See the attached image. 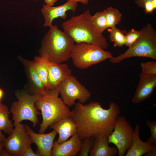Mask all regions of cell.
Wrapping results in <instances>:
<instances>
[{
    "label": "cell",
    "instance_id": "6da1fadb",
    "mask_svg": "<svg viewBox=\"0 0 156 156\" xmlns=\"http://www.w3.org/2000/svg\"><path fill=\"white\" fill-rule=\"evenodd\" d=\"M71 112L77 125V134L83 140L91 137H108L113 130L120 109L113 101L107 109L103 108L98 102L92 101L85 105L78 102Z\"/></svg>",
    "mask_w": 156,
    "mask_h": 156
},
{
    "label": "cell",
    "instance_id": "7a4b0ae2",
    "mask_svg": "<svg viewBox=\"0 0 156 156\" xmlns=\"http://www.w3.org/2000/svg\"><path fill=\"white\" fill-rule=\"evenodd\" d=\"M49 27L42 40L39 56L47 58L50 62H65L70 58V52L75 42L56 25Z\"/></svg>",
    "mask_w": 156,
    "mask_h": 156
},
{
    "label": "cell",
    "instance_id": "3957f363",
    "mask_svg": "<svg viewBox=\"0 0 156 156\" xmlns=\"http://www.w3.org/2000/svg\"><path fill=\"white\" fill-rule=\"evenodd\" d=\"M91 16L88 9L79 15L72 16L62 23L64 31L76 43L86 42L95 45L105 50L108 46L107 39L102 33H98L93 28Z\"/></svg>",
    "mask_w": 156,
    "mask_h": 156
},
{
    "label": "cell",
    "instance_id": "277c9868",
    "mask_svg": "<svg viewBox=\"0 0 156 156\" xmlns=\"http://www.w3.org/2000/svg\"><path fill=\"white\" fill-rule=\"evenodd\" d=\"M56 89L48 90L36 102V109L40 111L42 120L38 133H44L50 126L60 120L71 116L69 107L59 97Z\"/></svg>",
    "mask_w": 156,
    "mask_h": 156
},
{
    "label": "cell",
    "instance_id": "5b68a950",
    "mask_svg": "<svg viewBox=\"0 0 156 156\" xmlns=\"http://www.w3.org/2000/svg\"><path fill=\"white\" fill-rule=\"evenodd\" d=\"M137 40L123 53L109 59L112 63H118L133 57H146L156 60V31L150 23L140 30Z\"/></svg>",
    "mask_w": 156,
    "mask_h": 156
},
{
    "label": "cell",
    "instance_id": "8992f818",
    "mask_svg": "<svg viewBox=\"0 0 156 156\" xmlns=\"http://www.w3.org/2000/svg\"><path fill=\"white\" fill-rule=\"evenodd\" d=\"M15 95L17 101L13 102L10 111L12 114L14 126L24 120H29L35 127L39 123L38 116L40 114L36 108L35 103L42 95L31 94L25 90H16Z\"/></svg>",
    "mask_w": 156,
    "mask_h": 156
},
{
    "label": "cell",
    "instance_id": "52a82bcc",
    "mask_svg": "<svg viewBox=\"0 0 156 156\" xmlns=\"http://www.w3.org/2000/svg\"><path fill=\"white\" fill-rule=\"evenodd\" d=\"M70 56L73 65L80 69H87L113 57L111 52L95 45L83 42L74 44Z\"/></svg>",
    "mask_w": 156,
    "mask_h": 156
},
{
    "label": "cell",
    "instance_id": "ba28073f",
    "mask_svg": "<svg viewBox=\"0 0 156 156\" xmlns=\"http://www.w3.org/2000/svg\"><path fill=\"white\" fill-rule=\"evenodd\" d=\"M56 88L64 103L69 107L75 105L76 100L81 103H86L91 95L90 92L71 75L60 82Z\"/></svg>",
    "mask_w": 156,
    "mask_h": 156
},
{
    "label": "cell",
    "instance_id": "9c48e42d",
    "mask_svg": "<svg viewBox=\"0 0 156 156\" xmlns=\"http://www.w3.org/2000/svg\"><path fill=\"white\" fill-rule=\"evenodd\" d=\"M134 129L129 121L124 117L118 116L113 130L108 136L109 143L116 147L118 156L125 155L131 147L133 140Z\"/></svg>",
    "mask_w": 156,
    "mask_h": 156
},
{
    "label": "cell",
    "instance_id": "30bf717a",
    "mask_svg": "<svg viewBox=\"0 0 156 156\" xmlns=\"http://www.w3.org/2000/svg\"><path fill=\"white\" fill-rule=\"evenodd\" d=\"M14 127L3 143V147L11 156H22L33 143L26 132L25 125L20 122Z\"/></svg>",
    "mask_w": 156,
    "mask_h": 156
},
{
    "label": "cell",
    "instance_id": "8fae6325",
    "mask_svg": "<svg viewBox=\"0 0 156 156\" xmlns=\"http://www.w3.org/2000/svg\"><path fill=\"white\" fill-rule=\"evenodd\" d=\"M18 59L22 64L27 78V82L25 90L32 94L43 95L48 90L45 87L38 75L33 61L26 60L18 56Z\"/></svg>",
    "mask_w": 156,
    "mask_h": 156
},
{
    "label": "cell",
    "instance_id": "7c38bea8",
    "mask_svg": "<svg viewBox=\"0 0 156 156\" xmlns=\"http://www.w3.org/2000/svg\"><path fill=\"white\" fill-rule=\"evenodd\" d=\"M77 5V3L71 0L57 6H50L44 4L41 9V12L44 19V27H50L51 26L53 21L56 18L60 17L63 19H66L67 17L66 12L72 10L74 13L76 10Z\"/></svg>",
    "mask_w": 156,
    "mask_h": 156
},
{
    "label": "cell",
    "instance_id": "4fadbf2b",
    "mask_svg": "<svg viewBox=\"0 0 156 156\" xmlns=\"http://www.w3.org/2000/svg\"><path fill=\"white\" fill-rule=\"evenodd\" d=\"M25 125L26 132L37 147L41 156H51L53 145L57 132L54 130L45 134L35 132L29 125Z\"/></svg>",
    "mask_w": 156,
    "mask_h": 156
},
{
    "label": "cell",
    "instance_id": "5bb4252c",
    "mask_svg": "<svg viewBox=\"0 0 156 156\" xmlns=\"http://www.w3.org/2000/svg\"><path fill=\"white\" fill-rule=\"evenodd\" d=\"M135 93L131 99L133 104L139 103L150 97L156 87V75L141 73Z\"/></svg>",
    "mask_w": 156,
    "mask_h": 156
},
{
    "label": "cell",
    "instance_id": "9a60e30c",
    "mask_svg": "<svg viewBox=\"0 0 156 156\" xmlns=\"http://www.w3.org/2000/svg\"><path fill=\"white\" fill-rule=\"evenodd\" d=\"M82 141L77 133L62 143L54 141L51 156H75L80 151Z\"/></svg>",
    "mask_w": 156,
    "mask_h": 156
},
{
    "label": "cell",
    "instance_id": "2e32d148",
    "mask_svg": "<svg viewBox=\"0 0 156 156\" xmlns=\"http://www.w3.org/2000/svg\"><path fill=\"white\" fill-rule=\"evenodd\" d=\"M71 73L68 65L50 62L47 77L48 90L56 88L60 82L71 75Z\"/></svg>",
    "mask_w": 156,
    "mask_h": 156
},
{
    "label": "cell",
    "instance_id": "e0dca14e",
    "mask_svg": "<svg viewBox=\"0 0 156 156\" xmlns=\"http://www.w3.org/2000/svg\"><path fill=\"white\" fill-rule=\"evenodd\" d=\"M49 127L55 130L58 134L57 141L59 144L63 143L70 137L77 133V125L71 116L62 118Z\"/></svg>",
    "mask_w": 156,
    "mask_h": 156
},
{
    "label": "cell",
    "instance_id": "ac0fdd59",
    "mask_svg": "<svg viewBox=\"0 0 156 156\" xmlns=\"http://www.w3.org/2000/svg\"><path fill=\"white\" fill-rule=\"evenodd\" d=\"M140 125L137 124L134 129L132 144L127 151L125 156H142L149 151L156 147V145H150L144 142L139 136Z\"/></svg>",
    "mask_w": 156,
    "mask_h": 156
},
{
    "label": "cell",
    "instance_id": "d6986e66",
    "mask_svg": "<svg viewBox=\"0 0 156 156\" xmlns=\"http://www.w3.org/2000/svg\"><path fill=\"white\" fill-rule=\"evenodd\" d=\"M108 137L101 136L95 138L93 145L89 155L90 156H114L118 151L115 147L109 146Z\"/></svg>",
    "mask_w": 156,
    "mask_h": 156
},
{
    "label": "cell",
    "instance_id": "ffe728a7",
    "mask_svg": "<svg viewBox=\"0 0 156 156\" xmlns=\"http://www.w3.org/2000/svg\"><path fill=\"white\" fill-rule=\"evenodd\" d=\"M33 62L38 75L45 87L48 90L47 77L50 61L45 57L36 56Z\"/></svg>",
    "mask_w": 156,
    "mask_h": 156
},
{
    "label": "cell",
    "instance_id": "44dd1931",
    "mask_svg": "<svg viewBox=\"0 0 156 156\" xmlns=\"http://www.w3.org/2000/svg\"><path fill=\"white\" fill-rule=\"evenodd\" d=\"M10 113L8 106L0 101V129L8 135L13 129L14 126L12 120L9 119Z\"/></svg>",
    "mask_w": 156,
    "mask_h": 156
},
{
    "label": "cell",
    "instance_id": "7402d4cb",
    "mask_svg": "<svg viewBox=\"0 0 156 156\" xmlns=\"http://www.w3.org/2000/svg\"><path fill=\"white\" fill-rule=\"evenodd\" d=\"M92 25L95 30L99 33H102L107 28L106 10L97 12L91 17Z\"/></svg>",
    "mask_w": 156,
    "mask_h": 156
},
{
    "label": "cell",
    "instance_id": "603a6c76",
    "mask_svg": "<svg viewBox=\"0 0 156 156\" xmlns=\"http://www.w3.org/2000/svg\"><path fill=\"white\" fill-rule=\"evenodd\" d=\"M107 31L110 33L109 37L111 41L113 42L114 47H122L125 45L124 34L127 32L125 30H121L115 26L109 28Z\"/></svg>",
    "mask_w": 156,
    "mask_h": 156
},
{
    "label": "cell",
    "instance_id": "cb8c5ba5",
    "mask_svg": "<svg viewBox=\"0 0 156 156\" xmlns=\"http://www.w3.org/2000/svg\"><path fill=\"white\" fill-rule=\"evenodd\" d=\"M106 10V16L107 28L116 26L122 20V14L115 8L109 7Z\"/></svg>",
    "mask_w": 156,
    "mask_h": 156
},
{
    "label": "cell",
    "instance_id": "d4e9b609",
    "mask_svg": "<svg viewBox=\"0 0 156 156\" xmlns=\"http://www.w3.org/2000/svg\"><path fill=\"white\" fill-rule=\"evenodd\" d=\"M95 139L90 137L82 141L81 150L79 153V156H88L94 141Z\"/></svg>",
    "mask_w": 156,
    "mask_h": 156
},
{
    "label": "cell",
    "instance_id": "484cf974",
    "mask_svg": "<svg viewBox=\"0 0 156 156\" xmlns=\"http://www.w3.org/2000/svg\"><path fill=\"white\" fill-rule=\"evenodd\" d=\"M141 34V31L131 29L125 34V45L128 48L131 46L137 40Z\"/></svg>",
    "mask_w": 156,
    "mask_h": 156
},
{
    "label": "cell",
    "instance_id": "4316f807",
    "mask_svg": "<svg viewBox=\"0 0 156 156\" xmlns=\"http://www.w3.org/2000/svg\"><path fill=\"white\" fill-rule=\"evenodd\" d=\"M142 73L151 75H156V62L154 61L142 62Z\"/></svg>",
    "mask_w": 156,
    "mask_h": 156
},
{
    "label": "cell",
    "instance_id": "83f0119b",
    "mask_svg": "<svg viewBox=\"0 0 156 156\" xmlns=\"http://www.w3.org/2000/svg\"><path fill=\"white\" fill-rule=\"evenodd\" d=\"M146 123L150 129L151 135L146 142L148 144L156 145V121L147 120Z\"/></svg>",
    "mask_w": 156,
    "mask_h": 156
},
{
    "label": "cell",
    "instance_id": "f1b7e54d",
    "mask_svg": "<svg viewBox=\"0 0 156 156\" xmlns=\"http://www.w3.org/2000/svg\"><path fill=\"white\" fill-rule=\"evenodd\" d=\"M144 8L146 14L152 13L156 9V0H153L146 2Z\"/></svg>",
    "mask_w": 156,
    "mask_h": 156
},
{
    "label": "cell",
    "instance_id": "f546056e",
    "mask_svg": "<svg viewBox=\"0 0 156 156\" xmlns=\"http://www.w3.org/2000/svg\"><path fill=\"white\" fill-rule=\"evenodd\" d=\"M22 156H41L40 153L37 150L36 153L33 151L31 146H30L25 152Z\"/></svg>",
    "mask_w": 156,
    "mask_h": 156
},
{
    "label": "cell",
    "instance_id": "4dcf8cb0",
    "mask_svg": "<svg viewBox=\"0 0 156 156\" xmlns=\"http://www.w3.org/2000/svg\"><path fill=\"white\" fill-rule=\"evenodd\" d=\"M153 0H135V4L139 7L144 8V4L146 2Z\"/></svg>",
    "mask_w": 156,
    "mask_h": 156
},
{
    "label": "cell",
    "instance_id": "1f68e13d",
    "mask_svg": "<svg viewBox=\"0 0 156 156\" xmlns=\"http://www.w3.org/2000/svg\"><path fill=\"white\" fill-rule=\"evenodd\" d=\"M144 156H156V147L144 154Z\"/></svg>",
    "mask_w": 156,
    "mask_h": 156
},
{
    "label": "cell",
    "instance_id": "d6a6232c",
    "mask_svg": "<svg viewBox=\"0 0 156 156\" xmlns=\"http://www.w3.org/2000/svg\"><path fill=\"white\" fill-rule=\"evenodd\" d=\"M57 0H44L46 4L50 6H53Z\"/></svg>",
    "mask_w": 156,
    "mask_h": 156
},
{
    "label": "cell",
    "instance_id": "836d02e7",
    "mask_svg": "<svg viewBox=\"0 0 156 156\" xmlns=\"http://www.w3.org/2000/svg\"><path fill=\"white\" fill-rule=\"evenodd\" d=\"M0 156H11V155L3 147L0 151Z\"/></svg>",
    "mask_w": 156,
    "mask_h": 156
},
{
    "label": "cell",
    "instance_id": "e575fe53",
    "mask_svg": "<svg viewBox=\"0 0 156 156\" xmlns=\"http://www.w3.org/2000/svg\"><path fill=\"white\" fill-rule=\"evenodd\" d=\"M67 1H72L74 2L77 3L78 2H81L82 3L86 5L87 4L90 0H66Z\"/></svg>",
    "mask_w": 156,
    "mask_h": 156
},
{
    "label": "cell",
    "instance_id": "d590c367",
    "mask_svg": "<svg viewBox=\"0 0 156 156\" xmlns=\"http://www.w3.org/2000/svg\"><path fill=\"white\" fill-rule=\"evenodd\" d=\"M5 138V135L2 133L1 130L0 129V144L3 143Z\"/></svg>",
    "mask_w": 156,
    "mask_h": 156
},
{
    "label": "cell",
    "instance_id": "8d00e7d4",
    "mask_svg": "<svg viewBox=\"0 0 156 156\" xmlns=\"http://www.w3.org/2000/svg\"><path fill=\"white\" fill-rule=\"evenodd\" d=\"M4 92L3 90L1 88H0V101H1L3 97Z\"/></svg>",
    "mask_w": 156,
    "mask_h": 156
},
{
    "label": "cell",
    "instance_id": "74e56055",
    "mask_svg": "<svg viewBox=\"0 0 156 156\" xmlns=\"http://www.w3.org/2000/svg\"><path fill=\"white\" fill-rule=\"evenodd\" d=\"M3 147V143H0V152L1 149Z\"/></svg>",
    "mask_w": 156,
    "mask_h": 156
},
{
    "label": "cell",
    "instance_id": "f35d334b",
    "mask_svg": "<svg viewBox=\"0 0 156 156\" xmlns=\"http://www.w3.org/2000/svg\"><path fill=\"white\" fill-rule=\"evenodd\" d=\"M34 0V1H37V0Z\"/></svg>",
    "mask_w": 156,
    "mask_h": 156
}]
</instances>
